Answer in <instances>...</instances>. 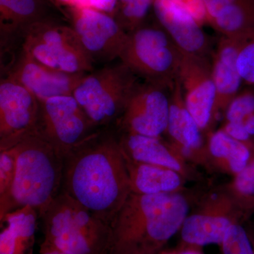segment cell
<instances>
[{"label":"cell","instance_id":"8fae6325","mask_svg":"<svg viewBox=\"0 0 254 254\" xmlns=\"http://www.w3.org/2000/svg\"><path fill=\"white\" fill-rule=\"evenodd\" d=\"M40 101L18 82L7 77L0 82V152L11 149L34 134Z\"/></svg>","mask_w":254,"mask_h":254},{"label":"cell","instance_id":"2e32d148","mask_svg":"<svg viewBox=\"0 0 254 254\" xmlns=\"http://www.w3.org/2000/svg\"><path fill=\"white\" fill-rule=\"evenodd\" d=\"M203 131L187 109L178 78L170 91V115L166 133L173 147L182 155L195 154L203 149Z\"/></svg>","mask_w":254,"mask_h":254},{"label":"cell","instance_id":"e0dca14e","mask_svg":"<svg viewBox=\"0 0 254 254\" xmlns=\"http://www.w3.org/2000/svg\"><path fill=\"white\" fill-rule=\"evenodd\" d=\"M118 138L124 154L128 158L171 169L185 176L186 170L182 158L183 155L162 138L120 133Z\"/></svg>","mask_w":254,"mask_h":254},{"label":"cell","instance_id":"4316f807","mask_svg":"<svg viewBox=\"0 0 254 254\" xmlns=\"http://www.w3.org/2000/svg\"><path fill=\"white\" fill-rule=\"evenodd\" d=\"M254 113V89L239 92L229 103L225 111L226 123L244 124L251 115Z\"/></svg>","mask_w":254,"mask_h":254},{"label":"cell","instance_id":"8992f818","mask_svg":"<svg viewBox=\"0 0 254 254\" xmlns=\"http://www.w3.org/2000/svg\"><path fill=\"white\" fill-rule=\"evenodd\" d=\"M183 53L158 22H145L127 33L120 59L144 81L172 87L176 81Z\"/></svg>","mask_w":254,"mask_h":254},{"label":"cell","instance_id":"277c9868","mask_svg":"<svg viewBox=\"0 0 254 254\" xmlns=\"http://www.w3.org/2000/svg\"><path fill=\"white\" fill-rule=\"evenodd\" d=\"M45 239L41 252L107 254L111 225L61 190L42 215Z\"/></svg>","mask_w":254,"mask_h":254},{"label":"cell","instance_id":"7c38bea8","mask_svg":"<svg viewBox=\"0 0 254 254\" xmlns=\"http://www.w3.org/2000/svg\"><path fill=\"white\" fill-rule=\"evenodd\" d=\"M187 109L203 131L216 119V88L212 73L211 59L184 55L177 76Z\"/></svg>","mask_w":254,"mask_h":254},{"label":"cell","instance_id":"f1b7e54d","mask_svg":"<svg viewBox=\"0 0 254 254\" xmlns=\"http://www.w3.org/2000/svg\"><path fill=\"white\" fill-rule=\"evenodd\" d=\"M237 69L244 83L254 85V36L241 50Z\"/></svg>","mask_w":254,"mask_h":254},{"label":"cell","instance_id":"484cf974","mask_svg":"<svg viewBox=\"0 0 254 254\" xmlns=\"http://www.w3.org/2000/svg\"><path fill=\"white\" fill-rule=\"evenodd\" d=\"M232 190L241 204L247 209L254 207V142L252 155L248 165L235 175Z\"/></svg>","mask_w":254,"mask_h":254},{"label":"cell","instance_id":"ba28073f","mask_svg":"<svg viewBox=\"0 0 254 254\" xmlns=\"http://www.w3.org/2000/svg\"><path fill=\"white\" fill-rule=\"evenodd\" d=\"M95 127L73 95L40 101L34 134L41 137L64 157L94 135Z\"/></svg>","mask_w":254,"mask_h":254},{"label":"cell","instance_id":"d4e9b609","mask_svg":"<svg viewBox=\"0 0 254 254\" xmlns=\"http://www.w3.org/2000/svg\"><path fill=\"white\" fill-rule=\"evenodd\" d=\"M16 171L14 148L0 152V220L10 212Z\"/></svg>","mask_w":254,"mask_h":254},{"label":"cell","instance_id":"83f0119b","mask_svg":"<svg viewBox=\"0 0 254 254\" xmlns=\"http://www.w3.org/2000/svg\"><path fill=\"white\" fill-rule=\"evenodd\" d=\"M220 247L222 254H254L248 232L238 222L230 227Z\"/></svg>","mask_w":254,"mask_h":254},{"label":"cell","instance_id":"5b68a950","mask_svg":"<svg viewBox=\"0 0 254 254\" xmlns=\"http://www.w3.org/2000/svg\"><path fill=\"white\" fill-rule=\"evenodd\" d=\"M140 83L136 74L117 60L85 75L72 95L99 128L116 123Z\"/></svg>","mask_w":254,"mask_h":254},{"label":"cell","instance_id":"e575fe53","mask_svg":"<svg viewBox=\"0 0 254 254\" xmlns=\"http://www.w3.org/2000/svg\"><path fill=\"white\" fill-rule=\"evenodd\" d=\"M40 254H64L61 252H58V251H46V252H40Z\"/></svg>","mask_w":254,"mask_h":254},{"label":"cell","instance_id":"44dd1931","mask_svg":"<svg viewBox=\"0 0 254 254\" xmlns=\"http://www.w3.org/2000/svg\"><path fill=\"white\" fill-rule=\"evenodd\" d=\"M124 155L131 192L155 195L178 193L181 190L183 184L181 174L171 169L134 161Z\"/></svg>","mask_w":254,"mask_h":254},{"label":"cell","instance_id":"3957f363","mask_svg":"<svg viewBox=\"0 0 254 254\" xmlns=\"http://www.w3.org/2000/svg\"><path fill=\"white\" fill-rule=\"evenodd\" d=\"M14 148L16 171L10 212L30 206L41 218L61 191L64 157L36 134L26 137Z\"/></svg>","mask_w":254,"mask_h":254},{"label":"cell","instance_id":"4fadbf2b","mask_svg":"<svg viewBox=\"0 0 254 254\" xmlns=\"http://www.w3.org/2000/svg\"><path fill=\"white\" fill-rule=\"evenodd\" d=\"M5 76L18 82L39 100L53 97L72 95L76 87L86 74H71L58 71L38 63L20 50L14 55Z\"/></svg>","mask_w":254,"mask_h":254},{"label":"cell","instance_id":"7402d4cb","mask_svg":"<svg viewBox=\"0 0 254 254\" xmlns=\"http://www.w3.org/2000/svg\"><path fill=\"white\" fill-rule=\"evenodd\" d=\"M236 222L232 217L218 214L188 215L180 231L183 247L220 246L230 227Z\"/></svg>","mask_w":254,"mask_h":254},{"label":"cell","instance_id":"9c48e42d","mask_svg":"<svg viewBox=\"0 0 254 254\" xmlns=\"http://www.w3.org/2000/svg\"><path fill=\"white\" fill-rule=\"evenodd\" d=\"M68 8L71 27L94 66L119 60L128 33L113 15L91 6Z\"/></svg>","mask_w":254,"mask_h":254},{"label":"cell","instance_id":"4dcf8cb0","mask_svg":"<svg viewBox=\"0 0 254 254\" xmlns=\"http://www.w3.org/2000/svg\"><path fill=\"white\" fill-rule=\"evenodd\" d=\"M222 129L226 132L229 136L237 141L243 142L253 148L254 140L245 129L244 124L226 123L225 122Z\"/></svg>","mask_w":254,"mask_h":254},{"label":"cell","instance_id":"7a4b0ae2","mask_svg":"<svg viewBox=\"0 0 254 254\" xmlns=\"http://www.w3.org/2000/svg\"><path fill=\"white\" fill-rule=\"evenodd\" d=\"M190 205L180 193L131 192L111 224L107 254H155L180 231Z\"/></svg>","mask_w":254,"mask_h":254},{"label":"cell","instance_id":"6da1fadb","mask_svg":"<svg viewBox=\"0 0 254 254\" xmlns=\"http://www.w3.org/2000/svg\"><path fill=\"white\" fill-rule=\"evenodd\" d=\"M111 225L131 193L118 136L98 131L64 158L62 190Z\"/></svg>","mask_w":254,"mask_h":254},{"label":"cell","instance_id":"ac0fdd59","mask_svg":"<svg viewBox=\"0 0 254 254\" xmlns=\"http://www.w3.org/2000/svg\"><path fill=\"white\" fill-rule=\"evenodd\" d=\"M207 23L221 36L254 31V0H203Z\"/></svg>","mask_w":254,"mask_h":254},{"label":"cell","instance_id":"ffe728a7","mask_svg":"<svg viewBox=\"0 0 254 254\" xmlns=\"http://www.w3.org/2000/svg\"><path fill=\"white\" fill-rule=\"evenodd\" d=\"M42 0H0L1 53L21 40L33 23L44 19Z\"/></svg>","mask_w":254,"mask_h":254},{"label":"cell","instance_id":"d590c367","mask_svg":"<svg viewBox=\"0 0 254 254\" xmlns=\"http://www.w3.org/2000/svg\"><path fill=\"white\" fill-rule=\"evenodd\" d=\"M248 232V231H247ZM249 235H250V237L251 239V240H252V244H253L254 248V234L250 233V232H249Z\"/></svg>","mask_w":254,"mask_h":254},{"label":"cell","instance_id":"5bb4252c","mask_svg":"<svg viewBox=\"0 0 254 254\" xmlns=\"http://www.w3.org/2000/svg\"><path fill=\"white\" fill-rule=\"evenodd\" d=\"M155 21L184 55L211 59L215 48L211 37L187 10L172 0H154Z\"/></svg>","mask_w":254,"mask_h":254},{"label":"cell","instance_id":"9a60e30c","mask_svg":"<svg viewBox=\"0 0 254 254\" xmlns=\"http://www.w3.org/2000/svg\"><path fill=\"white\" fill-rule=\"evenodd\" d=\"M254 36V31L240 36L220 37L211 58L212 73L216 88L215 116L225 113L239 92L243 80L237 69L241 50Z\"/></svg>","mask_w":254,"mask_h":254},{"label":"cell","instance_id":"52a82bcc","mask_svg":"<svg viewBox=\"0 0 254 254\" xmlns=\"http://www.w3.org/2000/svg\"><path fill=\"white\" fill-rule=\"evenodd\" d=\"M21 41L24 53L53 69L71 74H86L95 69L71 26L43 19L30 26Z\"/></svg>","mask_w":254,"mask_h":254},{"label":"cell","instance_id":"d6a6232c","mask_svg":"<svg viewBox=\"0 0 254 254\" xmlns=\"http://www.w3.org/2000/svg\"><path fill=\"white\" fill-rule=\"evenodd\" d=\"M244 125H245V129L253 138L254 141V113L247 118V120L244 122Z\"/></svg>","mask_w":254,"mask_h":254},{"label":"cell","instance_id":"1f68e13d","mask_svg":"<svg viewBox=\"0 0 254 254\" xmlns=\"http://www.w3.org/2000/svg\"><path fill=\"white\" fill-rule=\"evenodd\" d=\"M90 6L103 10L113 15L116 7L117 0H88Z\"/></svg>","mask_w":254,"mask_h":254},{"label":"cell","instance_id":"603a6c76","mask_svg":"<svg viewBox=\"0 0 254 254\" xmlns=\"http://www.w3.org/2000/svg\"><path fill=\"white\" fill-rule=\"evenodd\" d=\"M208 149L213 158L235 175L247 167L252 155V147L229 136L222 128L210 133Z\"/></svg>","mask_w":254,"mask_h":254},{"label":"cell","instance_id":"f546056e","mask_svg":"<svg viewBox=\"0 0 254 254\" xmlns=\"http://www.w3.org/2000/svg\"><path fill=\"white\" fill-rule=\"evenodd\" d=\"M187 10L203 26L207 23L206 12L203 0H172Z\"/></svg>","mask_w":254,"mask_h":254},{"label":"cell","instance_id":"30bf717a","mask_svg":"<svg viewBox=\"0 0 254 254\" xmlns=\"http://www.w3.org/2000/svg\"><path fill=\"white\" fill-rule=\"evenodd\" d=\"M170 91L163 83L141 82L117 120L120 133L162 138L168 128Z\"/></svg>","mask_w":254,"mask_h":254},{"label":"cell","instance_id":"d6986e66","mask_svg":"<svg viewBox=\"0 0 254 254\" xmlns=\"http://www.w3.org/2000/svg\"><path fill=\"white\" fill-rule=\"evenodd\" d=\"M38 212L30 206L10 212L0 220V254H33Z\"/></svg>","mask_w":254,"mask_h":254},{"label":"cell","instance_id":"836d02e7","mask_svg":"<svg viewBox=\"0 0 254 254\" xmlns=\"http://www.w3.org/2000/svg\"><path fill=\"white\" fill-rule=\"evenodd\" d=\"M198 248V247H183L182 250L178 251V254H202Z\"/></svg>","mask_w":254,"mask_h":254},{"label":"cell","instance_id":"cb8c5ba5","mask_svg":"<svg viewBox=\"0 0 254 254\" xmlns=\"http://www.w3.org/2000/svg\"><path fill=\"white\" fill-rule=\"evenodd\" d=\"M154 0H117L113 16L127 33L145 22Z\"/></svg>","mask_w":254,"mask_h":254}]
</instances>
